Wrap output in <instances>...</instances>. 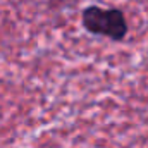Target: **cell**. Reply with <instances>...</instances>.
Here are the masks:
<instances>
[{"instance_id": "cell-2", "label": "cell", "mask_w": 148, "mask_h": 148, "mask_svg": "<svg viewBox=\"0 0 148 148\" xmlns=\"http://www.w3.org/2000/svg\"><path fill=\"white\" fill-rule=\"evenodd\" d=\"M53 2H62V0H53Z\"/></svg>"}, {"instance_id": "cell-1", "label": "cell", "mask_w": 148, "mask_h": 148, "mask_svg": "<svg viewBox=\"0 0 148 148\" xmlns=\"http://www.w3.org/2000/svg\"><path fill=\"white\" fill-rule=\"evenodd\" d=\"M81 21L86 31L100 36H107L114 41H121L127 35V21L119 9H102L90 5L83 10Z\"/></svg>"}]
</instances>
